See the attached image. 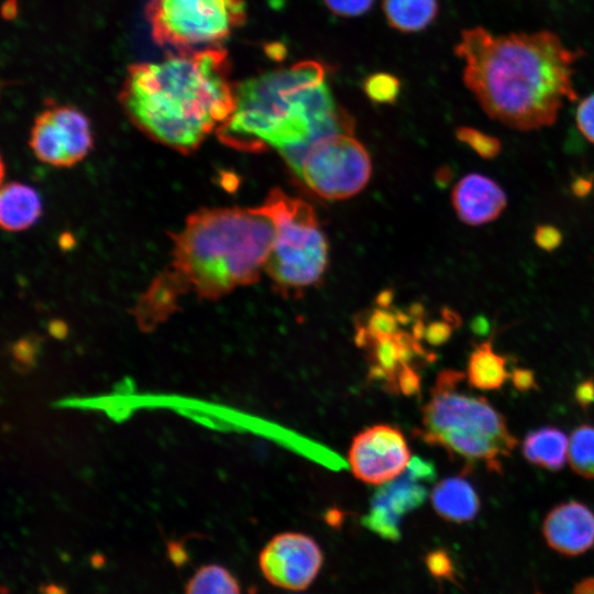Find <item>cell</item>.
I'll return each mask as SVG.
<instances>
[{
  "label": "cell",
  "mask_w": 594,
  "mask_h": 594,
  "mask_svg": "<svg viewBox=\"0 0 594 594\" xmlns=\"http://www.w3.org/2000/svg\"><path fill=\"white\" fill-rule=\"evenodd\" d=\"M462 372L443 370L436 378L422 407L418 429L429 446L443 449L450 457L466 463H484L503 473V459L517 446L506 418L483 396L462 392Z\"/></svg>",
  "instance_id": "5"
},
{
  "label": "cell",
  "mask_w": 594,
  "mask_h": 594,
  "mask_svg": "<svg viewBox=\"0 0 594 594\" xmlns=\"http://www.w3.org/2000/svg\"><path fill=\"white\" fill-rule=\"evenodd\" d=\"M352 119L336 105L324 67L306 61L235 84L234 110L216 133L220 142L240 151L275 147L299 177L315 142L352 133Z\"/></svg>",
  "instance_id": "4"
},
{
  "label": "cell",
  "mask_w": 594,
  "mask_h": 594,
  "mask_svg": "<svg viewBox=\"0 0 594 594\" xmlns=\"http://www.w3.org/2000/svg\"><path fill=\"white\" fill-rule=\"evenodd\" d=\"M43 594H65V591L57 585L50 584L42 590Z\"/></svg>",
  "instance_id": "35"
},
{
  "label": "cell",
  "mask_w": 594,
  "mask_h": 594,
  "mask_svg": "<svg viewBox=\"0 0 594 594\" xmlns=\"http://www.w3.org/2000/svg\"><path fill=\"white\" fill-rule=\"evenodd\" d=\"M371 169L365 147L351 133H340L310 146L299 178L323 198L345 199L365 187Z\"/></svg>",
  "instance_id": "8"
},
{
  "label": "cell",
  "mask_w": 594,
  "mask_h": 594,
  "mask_svg": "<svg viewBox=\"0 0 594 594\" xmlns=\"http://www.w3.org/2000/svg\"><path fill=\"white\" fill-rule=\"evenodd\" d=\"M12 354L19 364L24 367L32 366L37 354V343L29 338L22 339L12 346Z\"/></svg>",
  "instance_id": "28"
},
{
  "label": "cell",
  "mask_w": 594,
  "mask_h": 594,
  "mask_svg": "<svg viewBox=\"0 0 594 594\" xmlns=\"http://www.w3.org/2000/svg\"><path fill=\"white\" fill-rule=\"evenodd\" d=\"M266 55L274 61H282L286 56V47L282 43H270L264 46Z\"/></svg>",
  "instance_id": "33"
},
{
  "label": "cell",
  "mask_w": 594,
  "mask_h": 594,
  "mask_svg": "<svg viewBox=\"0 0 594 594\" xmlns=\"http://www.w3.org/2000/svg\"><path fill=\"white\" fill-rule=\"evenodd\" d=\"M463 80L484 111L510 128L530 131L556 122L574 101L573 65L582 55L553 32L495 35L475 26L455 46Z\"/></svg>",
  "instance_id": "2"
},
{
  "label": "cell",
  "mask_w": 594,
  "mask_h": 594,
  "mask_svg": "<svg viewBox=\"0 0 594 594\" xmlns=\"http://www.w3.org/2000/svg\"><path fill=\"white\" fill-rule=\"evenodd\" d=\"M561 231L551 224H539L534 232V240L540 249L552 252L562 243Z\"/></svg>",
  "instance_id": "27"
},
{
  "label": "cell",
  "mask_w": 594,
  "mask_h": 594,
  "mask_svg": "<svg viewBox=\"0 0 594 594\" xmlns=\"http://www.w3.org/2000/svg\"><path fill=\"white\" fill-rule=\"evenodd\" d=\"M328 9L341 16H358L366 12L374 0H323Z\"/></svg>",
  "instance_id": "26"
},
{
  "label": "cell",
  "mask_w": 594,
  "mask_h": 594,
  "mask_svg": "<svg viewBox=\"0 0 594 594\" xmlns=\"http://www.w3.org/2000/svg\"><path fill=\"white\" fill-rule=\"evenodd\" d=\"M568 462L574 473L594 480V425L584 424L572 431Z\"/></svg>",
  "instance_id": "20"
},
{
  "label": "cell",
  "mask_w": 594,
  "mask_h": 594,
  "mask_svg": "<svg viewBox=\"0 0 594 594\" xmlns=\"http://www.w3.org/2000/svg\"><path fill=\"white\" fill-rule=\"evenodd\" d=\"M575 120L583 136L594 143V94L580 102L576 109Z\"/></svg>",
  "instance_id": "25"
},
{
  "label": "cell",
  "mask_w": 594,
  "mask_h": 594,
  "mask_svg": "<svg viewBox=\"0 0 594 594\" xmlns=\"http://www.w3.org/2000/svg\"><path fill=\"white\" fill-rule=\"evenodd\" d=\"M42 213L37 191L19 182L2 186L0 195V222L3 230L19 232L32 227Z\"/></svg>",
  "instance_id": "16"
},
{
  "label": "cell",
  "mask_w": 594,
  "mask_h": 594,
  "mask_svg": "<svg viewBox=\"0 0 594 594\" xmlns=\"http://www.w3.org/2000/svg\"><path fill=\"white\" fill-rule=\"evenodd\" d=\"M168 556L176 565H180L187 560V554L183 546L176 541L168 543Z\"/></svg>",
  "instance_id": "32"
},
{
  "label": "cell",
  "mask_w": 594,
  "mask_h": 594,
  "mask_svg": "<svg viewBox=\"0 0 594 594\" xmlns=\"http://www.w3.org/2000/svg\"><path fill=\"white\" fill-rule=\"evenodd\" d=\"M433 477L431 463L418 459L411 461L405 473L384 484L373 496L362 525L385 540L398 541L403 518L425 502L426 483Z\"/></svg>",
  "instance_id": "11"
},
{
  "label": "cell",
  "mask_w": 594,
  "mask_h": 594,
  "mask_svg": "<svg viewBox=\"0 0 594 594\" xmlns=\"http://www.w3.org/2000/svg\"><path fill=\"white\" fill-rule=\"evenodd\" d=\"M510 380L514 387L522 393L536 391L538 388L536 375L532 370L516 367L510 372Z\"/></svg>",
  "instance_id": "29"
},
{
  "label": "cell",
  "mask_w": 594,
  "mask_h": 594,
  "mask_svg": "<svg viewBox=\"0 0 594 594\" xmlns=\"http://www.w3.org/2000/svg\"><path fill=\"white\" fill-rule=\"evenodd\" d=\"M29 145L42 163L72 167L85 160L92 150L90 121L76 107L52 103L36 116Z\"/></svg>",
  "instance_id": "9"
},
{
  "label": "cell",
  "mask_w": 594,
  "mask_h": 594,
  "mask_svg": "<svg viewBox=\"0 0 594 594\" xmlns=\"http://www.w3.org/2000/svg\"><path fill=\"white\" fill-rule=\"evenodd\" d=\"M348 461L355 479L365 484L384 485L405 473L413 459L402 430L378 424L354 436Z\"/></svg>",
  "instance_id": "10"
},
{
  "label": "cell",
  "mask_w": 594,
  "mask_h": 594,
  "mask_svg": "<svg viewBox=\"0 0 594 594\" xmlns=\"http://www.w3.org/2000/svg\"><path fill=\"white\" fill-rule=\"evenodd\" d=\"M220 46L178 51L129 66L119 100L131 122L151 140L188 154L230 117L235 84Z\"/></svg>",
  "instance_id": "3"
},
{
  "label": "cell",
  "mask_w": 594,
  "mask_h": 594,
  "mask_svg": "<svg viewBox=\"0 0 594 594\" xmlns=\"http://www.w3.org/2000/svg\"><path fill=\"white\" fill-rule=\"evenodd\" d=\"M438 0H383L388 23L402 32L427 28L437 16Z\"/></svg>",
  "instance_id": "19"
},
{
  "label": "cell",
  "mask_w": 594,
  "mask_h": 594,
  "mask_svg": "<svg viewBox=\"0 0 594 594\" xmlns=\"http://www.w3.org/2000/svg\"><path fill=\"white\" fill-rule=\"evenodd\" d=\"M273 219L275 238L265 270L282 290H300L320 280L328 243L307 202L273 189L261 206Z\"/></svg>",
  "instance_id": "6"
},
{
  "label": "cell",
  "mask_w": 594,
  "mask_h": 594,
  "mask_svg": "<svg viewBox=\"0 0 594 594\" xmlns=\"http://www.w3.org/2000/svg\"><path fill=\"white\" fill-rule=\"evenodd\" d=\"M569 439L553 426H544L526 435L522 441V454L528 462L539 468L556 472L568 460Z\"/></svg>",
  "instance_id": "17"
},
{
  "label": "cell",
  "mask_w": 594,
  "mask_h": 594,
  "mask_svg": "<svg viewBox=\"0 0 594 594\" xmlns=\"http://www.w3.org/2000/svg\"><path fill=\"white\" fill-rule=\"evenodd\" d=\"M509 377L507 359L494 350L492 340L480 343L469 355L465 378L470 387L497 391Z\"/></svg>",
  "instance_id": "18"
},
{
  "label": "cell",
  "mask_w": 594,
  "mask_h": 594,
  "mask_svg": "<svg viewBox=\"0 0 594 594\" xmlns=\"http://www.w3.org/2000/svg\"><path fill=\"white\" fill-rule=\"evenodd\" d=\"M593 185L592 177H576L572 183L571 189L575 196L582 198L591 193Z\"/></svg>",
  "instance_id": "31"
},
{
  "label": "cell",
  "mask_w": 594,
  "mask_h": 594,
  "mask_svg": "<svg viewBox=\"0 0 594 594\" xmlns=\"http://www.w3.org/2000/svg\"><path fill=\"white\" fill-rule=\"evenodd\" d=\"M534 594H542V593H541V592H539V591H537V592H535Z\"/></svg>",
  "instance_id": "36"
},
{
  "label": "cell",
  "mask_w": 594,
  "mask_h": 594,
  "mask_svg": "<svg viewBox=\"0 0 594 594\" xmlns=\"http://www.w3.org/2000/svg\"><path fill=\"white\" fill-rule=\"evenodd\" d=\"M574 399L583 409L594 404V378L588 377L576 385Z\"/></svg>",
  "instance_id": "30"
},
{
  "label": "cell",
  "mask_w": 594,
  "mask_h": 594,
  "mask_svg": "<svg viewBox=\"0 0 594 594\" xmlns=\"http://www.w3.org/2000/svg\"><path fill=\"white\" fill-rule=\"evenodd\" d=\"M275 238L273 219L256 208H201L170 233V261L141 294L132 309L142 331L154 330L194 293L218 299L255 283Z\"/></svg>",
  "instance_id": "1"
},
{
  "label": "cell",
  "mask_w": 594,
  "mask_h": 594,
  "mask_svg": "<svg viewBox=\"0 0 594 594\" xmlns=\"http://www.w3.org/2000/svg\"><path fill=\"white\" fill-rule=\"evenodd\" d=\"M430 499L438 516L454 524L472 521L481 508L477 492L462 475L446 477L437 483L431 490Z\"/></svg>",
  "instance_id": "15"
},
{
  "label": "cell",
  "mask_w": 594,
  "mask_h": 594,
  "mask_svg": "<svg viewBox=\"0 0 594 594\" xmlns=\"http://www.w3.org/2000/svg\"><path fill=\"white\" fill-rule=\"evenodd\" d=\"M572 594H594V576L583 579L576 583Z\"/></svg>",
  "instance_id": "34"
},
{
  "label": "cell",
  "mask_w": 594,
  "mask_h": 594,
  "mask_svg": "<svg viewBox=\"0 0 594 594\" xmlns=\"http://www.w3.org/2000/svg\"><path fill=\"white\" fill-rule=\"evenodd\" d=\"M185 594H241L235 578L223 566H201L189 580Z\"/></svg>",
  "instance_id": "21"
},
{
  "label": "cell",
  "mask_w": 594,
  "mask_h": 594,
  "mask_svg": "<svg viewBox=\"0 0 594 594\" xmlns=\"http://www.w3.org/2000/svg\"><path fill=\"white\" fill-rule=\"evenodd\" d=\"M542 535L547 544L565 557H576L594 547V513L579 501L556 505L546 515Z\"/></svg>",
  "instance_id": "13"
},
{
  "label": "cell",
  "mask_w": 594,
  "mask_h": 594,
  "mask_svg": "<svg viewBox=\"0 0 594 594\" xmlns=\"http://www.w3.org/2000/svg\"><path fill=\"white\" fill-rule=\"evenodd\" d=\"M322 563L323 553L317 541L295 531L274 536L258 557L260 569L272 585L294 591L307 588Z\"/></svg>",
  "instance_id": "12"
},
{
  "label": "cell",
  "mask_w": 594,
  "mask_h": 594,
  "mask_svg": "<svg viewBox=\"0 0 594 594\" xmlns=\"http://www.w3.org/2000/svg\"><path fill=\"white\" fill-rule=\"evenodd\" d=\"M363 87L367 97L377 103H393L400 90L399 80L387 73H376L369 76Z\"/></svg>",
  "instance_id": "23"
},
{
  "label": "cell",
  "mask_w": 594,
  "mask_h": 594,
  "mask_svg": "<svg viewBox=\"0 0 594 594\" xmlns=\"http://www.w3.org/2000/svg\"><path fill=\"white\" fill-rule=\"evenodd\" d=\"M457 138L485 160L496 157L502 151V143L497 138L474 128H459L457 130Z\"/></svg>",
  "instance_id": "22"
},
{
  "label": "cell",
  "mask_w": 594,
  "mask_h": 594,
  "mask_svg": "<svg viewBox=\"0 0 594 594\" xmlns=\"http://www.w3.org/2000/svg\"><path fill=\"white\" fill-rule=\"evenodd\" d=\"M451 198L459 219L470 226L494 221L507 205L502 187L479 173L462 177L454 186Z\"/></svg>",
  "instance_id": "14"
},
{
  "label": "cell",
  "mask_w": 594,
  "mask_h": 594,
  "mask_svg": "<svg viewBox=\"0 0 594 594\" xmlns=\"http://www.w3.org/2000/svg\"><path fill=\"white\" fill-rule=\"evenodd\" d=\"M153 41L191 51L219 46L245 21L243 0H150L145 7Z\"/></svg>",
  "instance_id": "7"
},
{
  "label": "cell",
  "mask_w": 594,
  "mask_h": 594,
  "mask_svg": "<svg viewBox=\"0 0 594 594\" xmlns=\"http://www.w3.org/2000/svg\"><path fill=\"white\" fill-rule=\"evenodd\" d=\"M429 573L437 580L451 581L459 584L455 579V569L449 552L444 549H435L425 558Z\"/></svg>",
  "instance_id": "24"
}]
</instances>
